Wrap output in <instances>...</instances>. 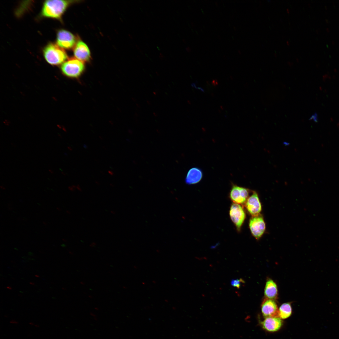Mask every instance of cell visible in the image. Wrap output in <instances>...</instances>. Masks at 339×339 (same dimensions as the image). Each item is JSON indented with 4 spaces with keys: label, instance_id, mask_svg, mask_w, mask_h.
<instances>
[{
    "label": "cell",
    "instance_id": "6da1fadb",
    "mask_svg": "<svg viewBox=\"0 0 339 339\" xmlns=\"http://www.w3.org/2000/svg\"><path fill=\"white\" fill-rule=\"evenodd\" d=\"M73 2L67 0H46L43 3L41 15L46 17L60 19L68 6Z\"/></svg>",
    "mask_w": 339,
    "mask_h": 339
},
{
    "label": "cell",
    "instance_id": "7a4b0ae2",
    "mask_svg": "<svg viewBox=\"0 0 339 339\" xmlns=\"http://www.w3.org/2000/svg\"><path fill=\"white\" fill-rule=\"evenodd\" d=\"M43 52L46 60L52 65L60 64L67 58L63 48L53 43L48 44L44 49Z\"/></svg>",
    "mask_w": 339,
    "mask_h": 339
},
{
    "label": "cell",
    "instance_id": "3957f363",
    "mask_svg": "<svg viewBox=\"0 0 339 339\" xmlns=\"http://www.w3.org/2000/svg\"><path fill=\"white\" fill-rule=\"evenodd\" d=\"M85 68L83 62L75 58H71L64 62L61 69L64 74L71 78H77L83 73Z\"/></svg>",
    "mask_w": 339,
    "mask_h": 339
},
{
    "label": "cell",
    "instance_id": "277c9868",
    "mask_svg": "<svg viewBox=\"0 0 339 339\" xmlns=\"http://www.w3.org/2000/svg\"><path fill=\"white\" fill-rule=\"evenodd\" d=\"M77 42L75 36L70 32L64 30H59L56 37L57 44L67 49L74 47Z\"/></svg>",
    "mask_w": 339,
    "mask_h": 339
},
{
    "label": "cell",
    "instance_id": "5b68a950",
    "mask_svg": "<svg viewBox=\"0 0 339 339\" xmlns=\"http://www.w3.org/2000/svg\"><path fill=\"white\" fill-rule=\"evenodd\" d=\"M230 218L239 231L245 218V214L242 207L239 204H232L230 208Z\"/></svg>",
    "mask_w": 339,
    "mask_h": 339
},
{
    "label": "cell",
    "instance_id": "8992f818",
    "mask_svg": "<svg viewBox=\"0 0 339 339\" xmlns=\"http://www.w3.org/2000/svg\"><path fill=\"white\" fill-rule=\"evenodd\" d=\"M249 192L250 190L248 189L232 184L229 197L234 203L243 204L247 200Z\"/></svg>",
    "mask_w": 339,
    "mask_h": 339
},
{
    "label": "cell",
    "instance_id": "52a82bcc",
    "mask_svg": "<svg viewBox=\"0 0 339 339\" xmlns=\"http://www.w3.org/2000/svg\"><path fill=\"white\" fill-rule=\"evenodd\" d=\"M249 226L252 234L257 239L262 236L265 229V224L263 218L258 215L250 219Z\"/></svg>",
    "mask_w": 339,
    "mask_h": 339
},
{
    "label": "cell",
    "instance_id": "ba28073f",
    "mask_svg": "<svg viewBox=\"0 0 339 339\" xmlns=\"http://www.w3.org/2000/svg\"><path fill=\"white\" fill-rule=\"evenodd\" d=\"M261 310L265 318L279 317V309L274 300L265 298L262 303Z\"/></svg>",
    "mask_w": 339,
    "mask_h": 339
},
{
    "label": "cell",
    "instance_id": "9c48e42d",
    "mask_svg": "<svg viewBox=\"0 0 339 339\" xmlns=\"http://www.w3.org/2000/svg\"><path fill=\"white\" fill-rule=\"evenodd\" d=\"M73 51L76 58L83 62L88 61L90 58V52L88 47L81 40L77 42Z\"/></svg>",
    "mask_w": 339,
    "mask_h": 339
},
{
    "label": "cell",
    "instance_id": "30bf717a",
    "mask_svg": "<svg viewBox=\"0 0 339 339\" xmlns=\"http://www.w3.org/2000/svg\"><path fill=\"white\" fill-rule=\"evenodd\" d=\"M245 207L249 213L253 216L258 215L261 210V206L258 195L255 192L246 200Z\"/></svg>",
    "mask_w": 339,
    "mask_h": 339
},
{
    "label": "cell",
    "instance_id": "8fae6325",
    "mask_svg": "<svg viewBox=\"0 0 339 339\" xmlns=\"http://www.w3.org/2000/svg\"><path fill=\"white\" fill-rule=\"evenodd\" d=\"M262 327L266 331L274 332L278 331L282 325V321L279 317H267L261 322Z\"/></svg>",
    "mask_w": 339,
    "mask_h": 339
},
{
    "label": "cell",
    "instance_id": "7c38bea8",
    "mask_svg": "<svg viewBox=\"0 0 339 339\" xmlns=\"http://www.w3.org/2000/svg\"><path fill=\"white\" fill-rule=\"evenodd\" d=\"M203 173L201 170L196 167L190 169L188 171L186 178V183L192 185L199 182L202 179Z\"/></svg>",
    "mask_w": 339,
    "mask_h": 339
},
{
    "label": "cell",
    "instance_id": "4fadbf2b",
    "mask_svg": "<svg viewBox=\"0 0 339 339\" xmlns=\"http://www.w3.org/2000/svg\"><path fill=\"white\" fill-rule=\"evenodd\" d=\"M264 294L266 298L275 300L277 298V286L275 282L270 278L267 280L265 288Z\"/></svg>",
    "mask_w": 339,
    "mask_h": 339
},
{
    "label": "cell",
    "instance_id": "5bb4252c",
    "mask_svg": "<svg viewBox=\"0 0 339 339\" xmlns=\"http://www.w3.org/2000/svg\"><path fill=\"white\" fill-rule=\"evenodd\" d=\"M292 309L291 304L289 303L282 304L279 309L278 315L281 319H285L289 317L291 315Z\"/></svg>",
    "mask_w": 339,
    "mask_h": 339
},
{
    "label": "cell",
    "instance_id": "9a60e30c",
    "mask_svg": "<svg viewBox=\"0 0 339 339\" xmlns=\"http://www.w3.org/2000/svg\"><path fill=\"white\" fill-rule=\"evenodd\" d=\"M244 280L241 279H232L231 281V284L233 287L239 288L240 287L241 284L244 283Z\"/></svg>",
    "mask_w": 339,
    "mask_h": 339
},
{
    "label": "cell",
    "instance_id": "2e32d148",
    "mask_svg": "<svg viewBox=\"0 0 339 339\" xmlns=\"http://www.w3.org/2000/svg\"><path fill=\"white\" fill-rule=\"evenodd\" d=\"M76 188V186L74 185H73L72 186H70L68 187L69 189L72 191H74L75 190Z\"/></svg>",
    "mask_w": 339,
    "mask_h": 339
},
{
    "label": "cell",
    "instance_id": "e0dca14e",
    "mask_svg": "<svg viewBox=\"0 0 339 339\" xmlns=\"http://www.w3.org/2000/svg\"><path fill=\"white\" fill-rule=\"evenodd\" d=\"M76 188H77V189H78V190L79 191H82V189H81V187H80V186H79V185H77V186H76Z\"/></svg>",
    "mask_w": 339,
    "mask_h": 339
},
{
    "label": "cell",
    "instance_id": "ac0fdd59",
    "mask_svg": "<svg viewBox=\"0 0 339 339\" xmlns=\"http://www.w3.org/2000/svg\"><path fill=\"white\" fill-rule=\"evenodd\" d=\"M108 172L109 173L110 175H113L114 174L113 172L112 171H110V170L108 171Z\"/></svg>",
    "mask_w": 339,
    "mask_h": 339
},
{
    "label": "cell",
    "instance_id": "d6986e66",
    "mask_svg": "<svg viewBox=\"0 0 339 339\" xmlns=\"http://www.w3.org/2000/svg\"><path fill=\"white\" fill-rule=\"evenodd\" d=\"M68 148L71 151V150H72V148L71 147H68Z\"/></svg>",
    "mask_w": 339,
    "mask_h": 339
},
{
    "label": "cell",
    "instance_id": "ffe728a7",
    "mask_svg": "<svg viewBox=\"0 0 339 339\" xmlns=\"http://www.w3.org/2000/svg\"><path fill=\"white\" fill-rule=\"evenodd\" d=\"M96 182V184H97L98 185H99V182H97V181H96V182Z\"/></svg>",
    "mask_w": 339,
    "mask_h": 339
},
{
    "label": "cell",
    "instance_id": "44dd1931",
    "mask_svg": "<svg viewBox=\"0 0 339 339\" xmlns=\"http://www.w3.org/2000/svg\"><path fill=\"white\" fill-rule=\"evenodd\" d=\"M49 171L51 173H53L52 171L51 170H49Z\"/></svg>",
    "mask_w": 339,
    "mask_h": 339
},
{
    "label": "cell",
    "instance_id": "7402d4cb",
    "mask_svg": "<svg viewBox=\"0 0 339 339\" xmlns=\"http://www.w3.org/2000/svg\"><path fill=\"white\" fill-rule=\"evenodd\" d=\"M7 288H9V287H7ZM10 288L11 289V288Z\"/></svg>",
    "mask_w": 339,
    "mask_h": 339
}]
</instances>
